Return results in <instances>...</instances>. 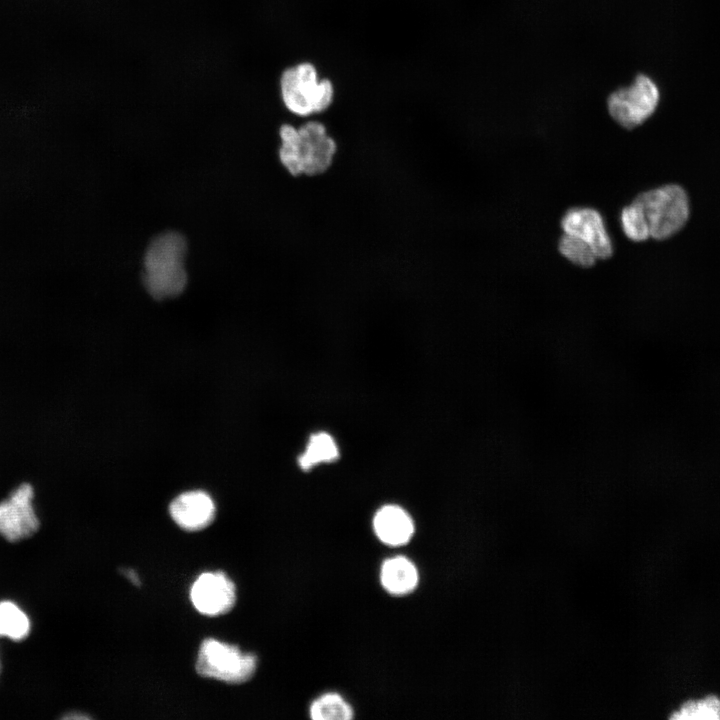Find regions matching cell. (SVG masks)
I'll return each instance as SVG.
<instances>
[{
  "label": "cell",
  "mask_w": 720,
  "mask_h": 720,
  "mask_svg": "<svg viewBox=\"0 0 720 720\" xmlns=\"http://www.w3.org/2000/svg\"><path fill=\"white\" fill-rule=\"evenodd\" d=\"M174 522L186 531H199L214 520L216 507L213 499L204 491L193 490L177 496L169 506Z\"/></svg>",
  "instance_id": "cell-9"
},
{
  "label": "cell",
  "mask_w": 720,
  "mask_h": 720,
  "mask_svg": "<svg viewBox=\"0 0 720 720\" xmlns=\"http://www.w3.org/2000/svg\"><path fill=\"white\" fill-rule=\"evenodd\" d=\"M644 213L650 238L665 240L680 232L690 216V201L683 187L667 184L636 198Z\"/></svg>",
  "instance_id": "cell-3"
},
{
  "label": "cell",
  "mask_w": 720,
  "mask_h": 720,
  "mask_svg": "<svg viewBox=\"0 0 720 720\" xmlns=\"http://www.w3.org/2000/svg\"><path fill=\"white\" fill-rule=\"evenodd\" d=\"M671 720H720V698L710 694L698 699H689L674 710Z\"/></svg>",
  "instance_id": "cell-15"
},
{
  "label": "cell",
  "mask_w": 720,
  "mask_h": 720,
  "mask_svg": "<svg viewBox=\"0 0 720 720\" xmlns=\"http://www.w3.org/2000/svg\"><path fill=\"white\" fill-rule=\"evenodd\" d=\"M186 251V240L178 232H165L151 241L145 253L143 273L144 286L151 296L162 300L184 290Z\"/></svg>",
  "instance_id": "cell-2"
},
{
  "label": "cell",
  "mask_w": 720,
  "mask_h": 720,
  "mask_svg": "<svg viewBox=\"0 0 720 720\" xmlns=\"http://www.w3.org/2000/svg\"><path fill=\"white\" fill-rule=\"evenodd\" d=\"M277 158L283 170L294 179H318L334 168L339 144L318 120L300 126L283 123L278 130Z\"/></svg>",
  "instance_id": "cell-1"
},
{
  "label": "cell",
  "mask_w": 720,
  "mask_h": 720,
  "mask_svg": "<svg viewBox=\"0 0 720 720\" xmlns=\"http://www.w3.org/2000/svg\"><path fill=\"white\" fill-rule=\"evenodd\" d=\"M29 630V619L17 605L10 601L0 602V636L21 640Z\"/></svg>",
  "instance_id": "cell-16"
},
{
  "label": "cell",
  "mask_w": 720,
  "mask_h": 720,
  "mask_svg": "<svg viewBox=\"0 0 720 720\" xmlns=\"http://www.w3.org/2000/svg\"><path fill=\"white\" fill-rule=\"evenodd\" d=\"M339 456L335 439L326 432H317L309 438L304 452L298 458V464L303 470L316 465L329 463Z\"/></svg>",
  "instance_id": "cell-13"
},
{
  "label": "cell",
  "mask_w": 720,
  "mask_h": 720,
  "mask_svg": "<svg viewBox=\"0 0 720 720\" xmlns=\"http://www.w3.org/2000/svg\"><path fill=\"white\" fill-rule=\"evenodd\" d=\"M317 85L318 83L311 85L301 82L297 77L295 66L286 68L280 77V93L286 109L302 118L314 115Z\"/></svg>",
  "instance_id": "cell-11"
},
{
  "label": "cell",
  "mask_w": 720,
  "mask_h": 720,
  "mask_svg": "<svg viewBox=\"0 0 720 720\" xmlns=\"http://www.w3.org/2000/svg\"><path fill=\"white\" fill-rule=\"evenodd\" d=\"M309 715L313 720H350L354 711L341 695L329 692L311 703Z\"/></svg>",
  "instance_id": "cell-14"
},
{
  "label": "cell",
  "mask_w": 720,
  "mask_h": 720,
  "mask_svg": "<svg viewBox=\"0 0 720 720\" xmlns=\"http://www.w3.org/2000/svg\"><path fill=\"white\" fill-rule=\"evenodd\" d=\"M195 668L202 677L241 684L255 674L257 657L235 645L207 638L200 645Z\"/></svg>",
  "instance_id": "cell-5"
},
{
  "label": "cell",
  "mask_w": 720,
  "mask_h": 720,
  "mask_svg": "<svg viewBox=\"0 0 720 720\" xmlns=\"http://www.w3.org/2000/svg\"><path fill=\"white\" fill-rule=\"evenodd\" d=\"M620 224L626 237L632 241L642 242L650 238L644 213L636 199L622 209Z\"/></svg>",
  "instance_id": "cell-17"
},
{
  "label": "cell",
  "mask_w": 720,
  "mask_h": 720,
  "mask_svg": "<svg viewBox=\"0 0 720 720\" xmlns=\"http://www.w3.org/2000/svg\"><path fill=\"white\" fill-rule=\"evenodd\" d=\"M334 99V86L329 79H322L318 82L314 97V112L320 114L325 112Z\"/></svg>",
  "instance_id": "cell-19"
},
{
  "label": "cell",
  "mask_w": 720,
  "mask_h": 720,
  "mask_svg": "<svg viewBox=\"0 0 720 720\" xmlns=\"http://www.w3.org/2000/svg\"><path fill=\"white\" fill-rule=\"evenodd\" d=\"M64 718H67V719L80 718V719H82V718H89V717H87L86 715H77V716L67 715Z\"/></svg>",
  "instance_id": "cell-21"
},
{
  "label": "cell",
  "mask_w": 720,
  "mask_h": 720,
  "mask_svg": "<svg viewBox=\"0 0 720 720\" xmlns=\"http://www.w3.org/2000/svg\"><path fill=\"white\" fill-rule=\"evenodd\" d=\"M558 249L568 261L582 268L592 267L597 260L587 243L570 234L564 233L561 236Z\"/></svg>",
  "instance_id": "cell-18"
},
{
  "label": "cell",
  "mask_w": 720,
  "mask_h": 720,
  "mask_svg": "<svg viewBox=\"0 0 720 720\" xmlns=\"http://www.w3.org/2000/svg\"><path fill=\"white\" fill-rule=\"evenodd\" d=\"M419 581L415 564L404 556H395L385 560L380 569V582L383 588L393 595H405L412 592Z\"/></svg>",
  "instance_id": "cell-12"
},
{
  "label": "cell",
  "mask_w": 720,
  "mask_h": 720,
  "mask_svg": "<svg viewBox=\"0 0 720 720\" xmlns=\"http://www.w3.org/2000/svg\"><path fill=\"white\" fill-rule=\"evenodd\" d=\"M190 599L201 614L219 616L228 613L234 607L236 588L224 572H206L192 584Z\"/></svg>",
  "instance_id": "cell-7"
},
{
  "label": "cell",
  "mask_w": 720,
  "mask_h": 720,
  "mask_svg": "<svg viewBox=\"0 0 720 720\" xmlns=\"http://www.w3.org/2000/svg\"><path fill=\"white\" fill-rule=\"evenodd\" d=\"M126 575L129 576V578L132 580L133 583L139 584L137 575L133 571H130V570L127 571Z\"/></svg>",
  "instance_id": "cell-20"
},
{
  "label": "cell",
  "mask_w": 720,
  "mask_h": 720,
  "mask_svg": "<svg viewBox=\"0 0 720 720\" xmlns=\"http://www.w3.org/2000/svg\"><path fill=\"white\" fill-rule=\"evenodd\" d=\"M661 99L659 86L646 74H638L628 85L619 87L607 98L610 117L625 129L645 123L657 110Z\"/></svg>",
  "instance_id": "cell-4"
},
{
  "label": "cell",
  "mask_w": 720,
  "mask_h": 720,
  "mask_svg": "<svg viewBox=\"0 0 720 720\" xmlns=\"http://www.w3.org/2000/svg\"><path fill=\"white\" fill-rule=\"evenodd\" d=\"M33 488L22 484L0 503V534L10 542L32 536L39 529V520L32 506Z\"/></svg>",
  "instance_id": "cell-6"
},
{
  "label": "cell",
  "mask_w": 720,
  "mask_h": 720,
  "mask_svg": "<svg viewBox=\"0 0 720 720\" xmlns=\"http://www.w3.org/2000/svg\"><path fill=\"white\" fill-rule=\"evenodd\" d=\"M373 529L378 539L390 546H401L410 541L415 526L411 516L398 505H384L373 518Z\"/></svg>",
  "instance_id": "cell-10"
},
{
  "label": "cell",
  "mask_w": 720,
  "mask_h": 720,
  "mask_svg": "<svg viewBox=\"0 0 720 720\" xmlns=\"http://www.w3.org/2000/svg\"><path fill=\"white\" fill-rule=\"evenodd\" d=\"M561 228L587 243L597 259L605 260L613 254V244L601 214L588 207L569 209L561 219Z\"/></svg>",
  "instance_id": "cell-8"
}]
</instances>
